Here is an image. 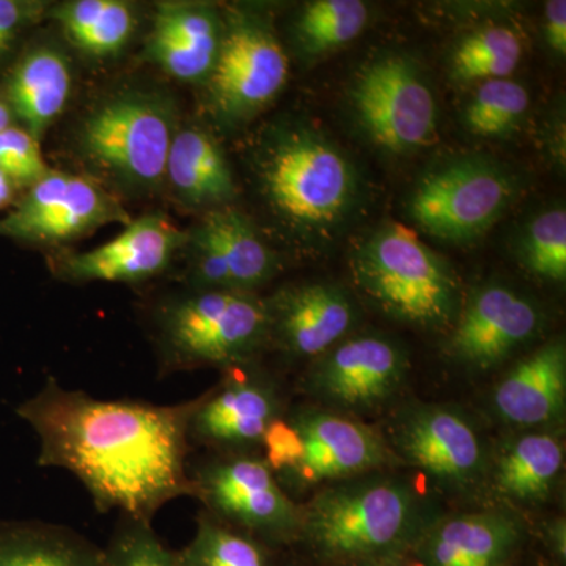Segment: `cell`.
<instances>
[{"label":"cell","instance_id":"8fae6325","mask_svg":"<svg viewBox=\"0 0 566 566\" xmlns=\"http://www.w3.org/2000/svg\"><path fill=\"white\" fill-rule=\"evenodd\" d=\"M122 218L125 212L95 182L50 170L0 221V234L28 243H57Z\"/></svg>","mask_w":566,"mask_h":566},{"label":"cell","instance_id":"4fadbf2b","mask_svg":"<svg viewBox=\"0 0 566 566\" xmlns=\"http://www.w3.org/2000/svg\"><path fill=\"white\" fill-rule=\"evenodd\" d=\"M229 370L199 397L189 420V441L222 453H245L262 446L270 424L281 419L282 398L274 382L249 370L248 364Z\"/></svg>","mask_w":566,"mask_h":566},{"label":"cell","instance_id":"1f68e13d","mask_svg":"<svg viewBox=\"0 0 566 566\" xmlns=\"http://www.w3.org/2000/svg\"><path fill=\"white\" fill-rule=\"evenodd\" d=\"M523 262L531 273L549 281H565L566 212L556 208L536 216L524 233Z\"/></svg>","mask_w":566,"mask_h":566},{"label":"cell","instance_id":"9c48e42d","mask_svg":"<svg viewBox=\"0 0 566 566\" xmlns=\"http://www.w3.org/2000/svg\"><path fill=\"white\" fill-rule=\"evenodd\" d=\"M357 120L386 150L422 148L436 136L438 107L419 69L400 55L368 63L352 91Z\"/></svg>","mask_w":566,"mask_h":566},{"label":"cell","instance_id":"836d02e7","mask_svg":"<svg viewBox=\"0 0 566 566\" xmlns=\"http://www.w3.org/2000/svg\"><path fill=\"white\" fill-rule=\"evenodd\" d=\"M0 170L14 186L29 188L50 172L39 140L20 126H10L0 132Z\"/></svg>","mask_w":566,"mask_h":566},{"label":"cell","instance_id":"4dcf8cb0","mask_svg":"<svg viewBox=\"0 0 566 566\" xmlns=\"http://www.w3.org/2000/svg\"><path fill=\"white\" fill-rule=\"evenodd\" d=\"M528 109V93L513 80L482 82L464 109V125L480 137L510 136Z\"/></svg>","mask_w":566,"mask_h":566},{"label":"cell","instance_id":"74e56055","mask_svg":"<svg viewBox=\"0 0 566 566\" xmlns=\"http://www.w3.org/2000/svg\"><path fill=\"white\" fill-rule=\"evenodd\" d=\"M547 543H549L551 551H553L554 556L557 557V560H560L562 564H564L566 556V534L564 521H557V523H554V526L547 531Z\"/></svg>","mask_w":566,"mask_h":566},{"label":"cell","instance_id":"d4e9b609","mask_svg":"<svg viewBox=\"0 0 566 566\" xmlns=\"http://www.w3.org/2000/svg\"><path fill=\"white\" fill-rule=\"evenodd\" d=\"M0 566H107L106 553L65 526L0 521Z\"/></svg>","mask_w":566,"mask_h":566},{"label":"cell","instance_id":"e575fe53","mask_svg":"<svg viewBox=\"0 0 566 566\" xmlns=\"http://www.w3.org/2000/svg\"><path fill=\"white\" fill-rule=\"evenodd\" d=\"M264 458L273 472L292 471L303 458L304 447L296 428L286 420L277 419L268 428L263 436Z\"/></svg>","mask_w":566,"mask_h":566},{"label":"cell","instance_id":"7402d4cb","mask_svg":"<svg viewBox=\"0 0 566 566\" xmlns=\"http://www.w3.org/2000/svg\"><path fill=\"white\" fill-rule=\"evenodd\" d=\"M566 349L562 340L536 349L510 370L493 395L495 412L517 427L553 422L564 412Z\"/></svg>","mask_w":566,"mask_h":566},{"label":"cell","instance_id":"3957f363","mask_svg":"<svg viewBox=\"0 0 566 566\" xmlns=\"http://www.w3.org/2000/svg\"><path fill=\"white\" fill-rule=\"evenodd\" d=\"M354 282L392 318L423 329L452 326L460 286L449 263L403 223H386L354 249Z\"/></svg>","mask_w":566,"mask_h":566},{"label":"cell","instance_id":"d6986e66","mask_svg":"<svg viewBox=\"0 0 566 566\" xmlns=\"http://www.w3.org/2000/svg\"><path fill=\"white\" fill-rule=\"evenodd\" d=\"M266 304L270 338L294 357L322 356L342 342L356 323L352 297L329 283L292 286Z\"/></svg>","mask_w":566,"mask_h":566},{"label":"cell","instance_id":"ba28073f","mask_svg":"<svg viewBox=\"0 0 566 566\" xmlns=\"http://www.w3.org/2000/svg\"><path fill=\"white\" fill-rule=\"evenodd\" d=\"M174 136L169 104L158 96L128 93L93 112L82 129V145L93 161L122 180L153 188L166 177Z\"/></svg>","mask_w":566,"mask_h":566},{"label":"cell","instance_id":"e0dca14e","mask_svg":"<svg viewBox=\"0 0 566 566\" xmlns=\"http://www.w3.org/2000/svg\"><path fill=\"white\" fill-rule=\"evenodd\" d=\"M303 441L300 463L285 472L286 479L305 485L340 482L367 474L390 461L381 436L364 424L329 412L300 411L289 420Z\"/></svg>","mask_w":566,"mask_h":566},{"label":"cell","instance_id":"7a4b0ae2","mask_svg":"<svg viewBox=\"0 0 566 566\" xmlns=\"http://www.w3.org/2000/svg\"><path fill=\"white\" fill-rule=\"evenodd\" d=\"M301 515L300 538L337 565L392 560L427 528L419 495L389 476L340 480L301 506Z\"/></svg>","mask_w":566,"mask_h":566},{"label":"cell","instance_id":"603a6c76","mask_svg":"<svg viewBox=\"0 0 566 566\" xmlns=\"http://www.w3.org/2000/svg\"><path fill=\"white\" fill-rule=\"evenodd\" d=\"M70 91L71 73L65 59L50 48H36L11 71L6 99L22 129L39 140L61 115Z\"/></svg>","mask_w":566,"mask_h":566},{"label":"cell","instance_id":"ac0fdd59","mask_svg":"<svg viewBox=\"0 0 566 566\" xmlns=\"http://www.w3.org/2000/svg\"><path fill=\"white\" fill-rule=\"evenodd\" d=\"M185 243V233L166 216H142L109 243L65 256L57 273L76 283L147 281L161 274Z\"/></svg>","mask_w":566,"mask_h":566},{"label":"cell","instance_id":"ffe728a7","mask_svg":"<svg viewBox=\"0 0 566 566\" xmlns=\"http://www.w3.org/2000/svg\"><path fill=\"white\" fill-rule=\"evenodd\" d=\"M223 29L211 7L164 2L148 36V57L177 80L208 81L221 51Z\"/></svg>","mask_w":566,"mask_h":566},{"label":"cell","instance_id":"8992f818","mask_svg":"<svg viewBox=\"0 0 566 566\" xmlns=\"http://www.w3.org/2000/svg\"><path fill=\"white\" fill-rule=\"evenodd\" d=\"M189 474L193 497L222 523L262 543L300 538L301 506L285 494L263 458L219 453L197 464Z\"/></svg>","mask_w":566,"mask_h":566},{"label":"cell","instance_id":"52a82bcc","mask_svg":"<svg viewBox=\"0 0 566 566\" xmlns=\"http://www.w3.org/2000/svg\"><path fill=\"white\" fill-rule=\"evenodd\" d=\"M516 196L513 175L490 159H457L428 174L412 193V219L428 233L465 243L486 233Z\"/></svg>","mask_w":566,"mask_h":566},{"label":"cell","instance_id":"6da1fadb","mask_svg":"<svg viewBox=\"0 0 566 566\" xmlns=\"http://www.w3.org/2000/svg\"><path fill=\"white\" fill-rule=\"evenodd\" d=\"M197 403L99 400L50 379L17 415L39 438L41 468L71 472L98 512L151 523L164 505L193 497L189 420Z\"/></svg>","mask_w":566,"mask_h":566},{"label":"cell","instance_id":"5b68a950","mask_svg":"<svg viewBox=\"0 0 566 566\" xmlns=\"http://www.w3.org/2000/svg\"><path fill=\"white\" fill-rule=\"evenodd\" d=\"M263 191L275 212L308 233L334 230L357 197L353 164L315 132H282L264 153Z\"/></svg>","mask_w":566,"mask_h":566},{"label":"cell","instance_id":"44dd1931","mask_svg":"<svg viewBox=\"0 0 566 566\" xmlns=\"http://www.w3.org/2000/svg\"><path fill=\"white\" fill-rule=\"evenodd\" d=\"M523 539L515 517L501 512L444 517L417 539L422 566H504Z\"/></svg>","mask_w":566,"mask_h":566},{"label":"cell","instance_id":"4316f807","mask_svg":"<svg viewBox=\"0 0 566 566\" xmlns=\"http://www.w3.org/2000/svg\"><path fill=\"white\" fill-rule=\"evenodd\" d=\"M71 43L95 57L120 52L132 39L133 9L120 0H74L54 11Z\"/></svg>","mask_w":566,"mask_h":566},{"label":"cell","instance_id":"277c9868","mask_svg":"<svg viewBox=\"0 0 566 566\" xmlns=\"http://www.w3.org/2000/svg\"><path fill=\"white\" fill-rule=\"evenodd\" d=\"M164 374L251 363L271 334L268 304L252 293L193 290L159 308Z\"/></svg>","mask_w":566,"mask_h":566},{"label":"cell","instance_id":"d6a6232c","mask_svg":"<svg viewBox=\"0 0 566 566\" xmlns=\"http://www.w3.org/2000/svg\"><path fill=\"white\" fill-rule=\"evenodd\" d=\"M104 553L107 566H178L174 551L164 545L151 523L136 517L122 515Z\"/></svg>","mask_w":566,"mask_h":566},{"label":"cell","instance_id":"7c38bea8","mask_svg":"<svg viewBox=\"0 0 566 566\" xmlns=\"http://www.w3.org/2000/svg\"><path fill=\"white\" fill-rule=\"evenodd\" d=\"M408 360L400 346L376 335L338 342L319 356L305 389L323 403L349 411L385 405L403 385Z\"/></svg>","mask_w":566,"mask_h":566},{"label":"cell","instance_id":"f1b7e54d","mask_svg":"<svg viewBox=\"0 0 566 566\" xmlns=\"http://www.w3.org/2000/svg\"><path fill=\"white\" fill-rule=\"evenodd\" d=\"M521 57L523 43L516 32L491 25L471 33L458 44L452 70L461 82L509 80Z\"/></svg>","mask_w":566,"mask_h":566},{"label":"cell","instance_id":"cb8c5ba5","mask_svg":"<svg viewBox=\"0 0 566 566\" xmlns=\"http://www.w3.org/2000/svg\"><path fill=\"white\" fill-rule=\"evenodd\" d=\"M166 175L182 202L216 207L237 193L232 170L218 142L199 128L175 133Z\"/></svg>","mask_w":566,"mask_h":566},{"label":"cell","instance_id":"30bf717a","mask_svg":"<svg viewBox=\"0 0 566 566\" xmlns=\"http://www.w3.org/2000/svg\"><path fill=\"white\" fill-rule=\"evenodd\" d=\"M289 77V59L270 25L238 17L223 29L218 61L208 77L212 111L222 120H245L273 102Z\"/></svg>","mask_w":566,"mask_h":566},{"label":"cell","instance_id":"5bb4252c","mask_svg":"<svg viewBox=\"0 0 566 566\" xmlns=\"http://www.w3.org/2000/svg\"><path fill=\"white\" fill-rule=\"evenodd\" d=\"M193 290L252 293L277 271V259L255 227L233 208L208 212L191 240Z\"/></svg>","mask_w":566,"mask_h":566},{"label":"cell","instance_id":"d590c367","mask_svg":"<svg viewBox=\"0 0 566 566\" xmlns=\"http://www.w3.org/2000/svg\"><path fill=\"white\" fill-rule=\"evenodd\" d=\"M35 3L21 0H0V61L13 48L25 25L35 18Z\"/></svg>","mask_w":566,"mask_h":566},{"label":"cell","instance_id":"484cf974","mask_svg":"<svg viewBox=\"0 0 566 566\" xmlns=\"http://www.w3.org/2000/svg\"><path fill=\"white\" fill-rule=\"evenodd\" d=\"M565 450L557 438L547 433L523 436L506 447L495 464V486L520 502L542 501L553 490Z\"/></svg>","mask_w":566,"mask_h":566},{"label":"cell","instance_id":"2e32d148","mask_svg":"<svg viewBox=\"0 0 566 566\" xmlns=\"http://www.w3.org/2000/svg\"><path fill=\"white\" fill-rule=\"evenodd\" d=\"M453 324L450 354L468 367L488 370L534 337L542 315L521 294L490 285L469 297Z\"/></svg>","mask_w":566,"mask_h":566},{"label":"cell","instance_id":"f35d334b","mask_svg":"<svg viewBox=\"0 0 566 566\" xmlns=\"http://www.w3.org/2000/svg\"><path fill=\"white\" fill-rule=\"evenodd\" d=\"M14 182L0 170V210L9 207L14 199Z\"/></svg>","mask_w":566,"mask_h":566},{"label":"cell","instance_id":"60d3db41","mask_svg":"<svg viewBox=\"0 0 566 566\" xmlns=\"http://www.w3.org/2000/svg\"><path fill=\"white\" fill-rule=\"evenodd\" d=\"M359 566H401L397 564V558H392V560H382V562H374V564H365Z\"/></svg>","mask_w":566,"mask_h":566},{"label":"cell","instance_id":"9a60e30c","mask_svg":"<svg viewBox=\"0 0 566 566\" xmlns=\"http://www.w3.org/2000/svg\"><path fill=\"white\" fill-rule=\"evenodd\" d=\"M392 441L409 464L447 486L472 485L485 469V447L474 424L447 406L409 409L394 424Z\"/></svg>","mask_w":566,"mask_h":566},{"label":"cell","instance_id":"ab89813d","mask_svg":"<svg viewBox=\"0 0 566 566\" xmlns=\"http://www.w3.org/2000/svg\"><path fill=\"white\" fill-rule=\"evenodd\" d=\"M13 126V112H11L6 96L0 95V132Z\"/></svg>","mask_w":566,"mask_h":566},{"label":"cell","instance_id":"83f0119b","mask_svg":"<svg viewBox=\"0 0 566 566\" xmlns=\"http://www.w3.org/2000/svg\"><path fill=\"white\" fill-rule=\"evenodd\" d=\"M175 556L178 566H271L262 542L205 510L197 517L196 535Z\"/></svg>","mask_w":566,"mask_h":566},{"label":"cell","instance_id":"f546056e","mask_svg":"<svg viewBox=\"0 0 566 566\" xmlns=\"http://www.w3.org/2000/svg\"><path fill=\"white\" fill-rule=\"evenodd\" d=\"M367 22L368 9L360 0H315L297 20V39L305 54H324L359 36Z\"/></svg>","mask_w":566,"mask_h":566},{"label":"cell","instance_id":"8d00e7d4","mask_svg":"<svg viewBox=\"0 0 566 566\" xmlns=\"http://www.w3.org/2000/svg\"><path fill=\"white\" fill-rule=\"evenodd\" d=\"M543 32L546 43L556 54H566V2L565 0H551L545 7L543 17Z\"/></svg>","mask_w":566,"mask_h":566}]
</instances>
